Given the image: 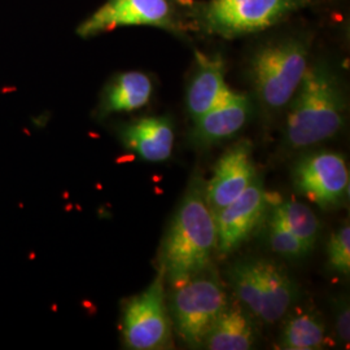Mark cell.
<instances>
[{
	"label": "cell",
	"instance_id": "obj_2",
	"mask_svg": "<svg viewBox=\"0 0 350 350\" xmlns=\"http://www.w3.org/2000/svg\"><path fill=\"white\" fill-rule=\"evenodd\" d=\"M288 105L284 142L289 150L323 143L336 137L345 125V95L327 64H309Z\"/></svg>",
	"mask_w": 350,
	"mask_h": 350
},
{
	"label": "cell",
	"instance_id": "obj_8",
	"mask_svg": "<svg viewBox=\"0 0 350 350\" xmlns=\"http://www.w3.org/2000/svg\"><path fill=\"white\" fill-rule=\"evenodd\" d=\"M296 191L322 209L338 208L349 195V169L338 152L317 150L301 157L292 172Z\"/></svg>",
	"mask_w": 350,
	"mask_h": 350
},
{
	"label": "cell",
	"instance_id": "obj_19",
	"mask_svg": "<svg viewBox=\"0 0 350 350\" xmlns=\"http://www.w3.org/2000/svg\"><path fill=\"white\" fill-rule=\"evenodd\" d=\"M267 221V243L275 253L288 258H301L312 252L282 224L270 217Z\"/></svg>",
	"mask_w": 350,
	"mask_h": 350
},
{
	"label": "cell",
	"instance_id": "obj_6",
	"mask_svg": "<svg viewBox=\"0 0 350 350\" xmlns=\"http://www.w3.org/2000/svg\"><path fill=\"white\" fill-rule=\"evenodd\" d=\"M313 0H208L196 11V21L211 36L244 37L282 23Z\"/></svg>",
	"mask_w": 350,
	"mask_h": 350
},
{
	"label": "cell",
	"instance_id": "obj_5",
	"mask_svg": "<svg viewBox=\"0 0 350 350\" xmlns=\"http://www.w3.org/2000/svg\"><path fill=\"white\" fill-rule=\"evenodd\" d=\"M235 299L265 323L282 319L297 299V287L287 270L271 260L250 258L227 270Z\"/></svg>",
	"mask_w": 350,
	"mask_h": 350
},
{
	"label": "cell",
	"instance_id": "obj_9",
	"mask_svg": "<svg viewBox=\"0 0 350 350\" xmlns=\"http://www.w3.org/2000/svg\"><path fill=\"white\" fill-rule=\"evenodd\" d=\"M124 26H153L176 30L170 0H107L77 27L79 37L90 38Z\"/></svg>",
	"mask_w": 350,
	"mask_h": 350
},
{
	"label": "cell",
	"instance_id": "obj_14",
	"mask_svg": "<svg viewBox=\"0 0 350 350\" xmlns=\"http://www.w3.org/2000/svg\"><path fill=\"white\" fill-rule=\"evenodd\" d=\"M198 69L187 90V111L192 121L212 109L231 92L225 78V63L221 56L196 52Z\"/></svg>",
	"mask_w": 350,
	"mask_h": 350
},
{
	"label": "cell",
	"instance_id": "obj_7",
	"mask_svg": "<svg viewBox=\"0 0 350 350\" xmlns=\"http://www.w3.org/2000/svg\"><path fill=\"white\" fill-rule=\"evenodd\" d=\"M122 338L127 349L173 348V325L167 309L166 283L160 269L150 287L125 301Z\"/></svg>",
	"mask_w": 350,
	"mask_h": 350
},
{
	"label": "cell",
	"instance_id": "obj_10",
	"mask_svg": "<svg viewBox=\"0 0 350 350\" xmlns=\"http://www.w3.org/2000/svg\"><path fill=\"white\" fill-rule=\"evenodd\" d=\"M269 202L261 179L256 178L235 200L213 213L217 231L215 252L226 257L238 250L262 221Z\"/></svg>",
	"mask_w": 350,
	"mask_h": 350
},
{
	"label": "cell",
	"instance_id": "obj_20",
	"mask_svg": "<svg viewBox=\"0 0 350 350\" xmlns=\"http://www.w3.org/2000/svg\"><path fill=\"white\" fill-rule=\"evenodd\" d=\"M328 263L331 269L340 275L350 274V226L344 222L335 232H332L327 245Z\"/></svg>",
	"mask_w": 350,
	"mask_h": 350
},
{
	"label": "cell",
	"instance_id": "obj_3",
	"mask_svg": "<svg viewBox=\"0 0 350 350\" xmlns=\"http://www.w3.org/2000/svg\"><path fill=\"white\" fill-rule=\"evenodd\" d=\"M309 66V44L301 38L269 42L254 51L250 77L258 100L269 111L287 107Z\"/></svg>",
	"mask_w": 350,
	"mask_h": 350
},
{
	"label": "cell",
	"instance_id": "obj_11",
	"mask_svg": "<svg viewBox=\"0 0 350 350\" xmlns=\"http://www.w3.org/2000/svg\"><path fill=\"white\" fill-rule=\"evenodd\" d=\"M250 140H239L218 159L212 178L205 185V198L212 213L218 212L241 195L257 178Z\"/></svg>",
	"mask_w": 350,
	"mask_h": 350
},
{
	"label": "cell",
	"instance_id": "obj_12",
	"mask_svg": "<svg viewBox=\"0 0 350 350\" xmlns=\"http://www.w3.org/2000/svg\"><path fill=\"white\" fill-rule=\"evenodd\" d=\"M252 104L245 94L231 90L225 99L204 113L193 126L189 140L196 148H208L237 135L250 120Z\"/></svg>",
	"mask_w": 350,
	"mask_h": 350
},
{
	"label": "cell",
	"instance_id": "obj_15",
	"mask_svg": "<svg viewBox=\"0 0 350 350\" xmlns=\"http://www.w3.org/2000/svg\"><path fill=\"white\" fill-rule=\"evenodd\" d=\"M257 340V329L252 314L234 299L227 301L204 338L202 347L209 350L252 349Z\"/></svg>",
	"mask_w": 350,
	"mask_h": 350
},
{
	"label": "cell",
	"instance_id": "obj_18",
	"mask_svg": "<svg viewBox=\"0 0 350 350\" xmlns=\"http://www.w3.org/2000/svg\"><path fill=\"white\" fill-rule=\"evenodd\" d=\"M270 218L282 224L313 250L319 235V221L309 206L299 201H279L271 208Z\"/></svg>",
	"mask_w": 350,
	"mask_h": 350
},
{
	"label": "cell",
	"instance_id": "obj_4",
	"mask_svg": "<svg viewBox=\"0 0 350 350\" xmlns=\"http://www.w3.org/2000/svg\"><path fill=\"white\" fill-rule=\"evenodd\" d=\"M167 287H170L166 293L167 309L175 334L189 348H201L208 331L228 301L219 276L211 266Z\"/></svg>",
	"mask_w": 350,
	"mask_h": 350
},
{
	"label": "cell",
	"instance_id": "obj_13",
	"mask_svg": "<svg viewBox=\"0 0 350 350\" xmlns=\"http://www.w3.org/2000/svg\"><path fill=\"white\" fill-rule=\"evenodd\" d=\"M120 138L126 150L134 152L142 160L161 163L172 156L174 129L166 117H143L126 124Z\"/></svg>",
	"mask_w": 350,
	"mask_h": 350
},
{
	"label": "cell",
	"instance_id": "obj_16",
	"mask_svg": "<svg viewBox=\"0 0 350 350\" xmlns=\"http://www.w3.org/2000/svg\"><path fill=\"white\" fill-rule=\"evenodd\" d=\"M153 83L150 75L131 70L116 75L101 95V116L138 111L150 103Z\"/></svg>",
	"mask_w": 350,
	"mask_h": 350
},
{
	"label": "cell",
	"instance_id": "obj_21",
	"mask_svg": "<svg viewBox=\"0 0 350 350\" xmlns=\"http://www.w3.org/2000/svg\"><path fill=\"white\" fill-rule=\"evenodd\" d=\"M336 338L341 345H348L350 340V309L348 297H341L336 301Z\"/></svg>",
	"mask_w": 350,
	"mask_h": 350
},
{
	"label": "cell",
	"instance_id": "obj_17",
	"mask_svg": "<svg viewBox=\"0 0 350 350\" xmlns=\"http://www.w3.org/2000/svg\"><path fill=\"white\" fill-rule=\"evenodd\" d=\"M325 325L319 314L310 310L296 312L288 317L279 348L284 350H317L325 345Z\"/></svg>",
	"mask_w": 350,
	"mask_h": 350
},
{
	"label": "cell",
	"instance_id": "obj_1",
	"mask_svg": "<svg viewBox=\"0 0 350 350\" xmlns=\"http://www.w3.org/2000/svg\"><path fill=\"white\" fill-rule=\"evenodd\" d=\"M205 185L201 176L192 178L163 238L159 269L167 286L213 266L217 231Z\"/></svg>",
	"mask_w": 350,
	"mask_h": 350
}]
</instances>
